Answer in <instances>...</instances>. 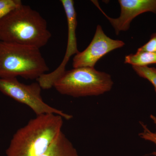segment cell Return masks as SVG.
<instances>
[{
	"label": "cell",
	"mask_w": 156,
	"mask_h": 156,
	"mask_svg": "<svg viewBox=\"0 0 156 156\" xmlns=\"http://www.w3.org/2000/svg\"><path fill=\"white\" fill-rule=\"evenodd\" d=\"M63 118L55 114L37 116L13 135L7 156H41L62 131Z\"/></svg>",
	"instance_id": "1"
},
{
	"label": "cell",
	"mask_w": 156,
	"mask_h": 156,
	"mask_svg": "<svg viewBox=\"0 0 156 156\" xmlns=\"http://www.w3.org/2000/svg\"><path fill=\"white\" fill-rule=\"evenodd\" d=\"M51 34L46 20L29 6L22 5L0 20V41L40 49Z\"/></svg>",
	"instance_id": "2"
},
{
	"label": "cell",
	"mask_w": 156,
	"mask_h": 156,
	"mask_svg": "<svg viewBox=\"0 0 156 156\" xmlns=\"http://www.w3.org/2000/svg\"><path fill=\"white\" fill-rule=\"evenodd\" d=\"M49 70L40 49L0 41V79L37 80Z\"/></svg>",
	"instance_id": "3"
},
{
	"label": "cell",
	"mask_w": 156,
	"mask_h": 156,
	"mask_svg": "<svg viewBox=\"0 0 156 156\" xmlns=\"http://www.w3.org/2000/svg\"><path fill=\"white\" fill-rule=\"evenodd\" d=\"M113 84L108 73L95 68L79 67L66 71L53 87L62 95L78 98L102 95L109 92Z\"/></svg>",
	"instance_id": "4"
},
{
	"label": "cell",
	"mask_w": 156,
	"mask_h": 156,
	"mask_svg": "<svg viewBox=\"0 0 156 156\" xmlns=\"http://www.w3.org/2000/svg\"><path fill=\"white\" fill-rule=\"evenodd\" d=\"M41 87L38 82L29 85L23 84L17 78L0 79V91L20 103L30 108L37 116L44 114H55L69 120L71 115L48 105L42 98Z\"/></svg>",
	"instance_id": "5"
},
{
	"label": "cell",
	"mask_w": 156,
	"mask_h": 156,
	"mask_svg": "<svg viewBox=\"0 0 156 156\" xmlns=\"http://www.w3.org/2000/svg\"><path fill=\"white\" fill-rule=\"evenodd\" d=\"M64 9L68 25V39L66 52L61 64L52 72L45 73L37 80L42 89H49L53 87L54 83L66 71V67L70 58L77 54L78 50L77 42L76 30L77 26V14L73 0H61Z\"/></svg>",
	"instance_id": "6"
},
{
	"label": "cell",
	"mask_w": 156,
	"mask_h": 156,
	"mask_svg": "<svg viewBox=\"0 0 156 156\" xmlns=\"http://www.w3.org/2000/svg\"><path fill=\"white\" fill-rule=\"evenodd\" d=\"M123 41L114 40L105 34L100 25H98L92 41L82 52H79L73 58V68H94L97 62L113 50L122 48Z\"/></svg>",
	"instance_id": "7"
},
{
	"label": "cell",
	"mask_w": 156,
	"mask_h": 156,
	"mask_svg": "<svg viewBox=\"0 0 156 156\" xmlns=\"http://www.w3.org/2000/svg\"><path fill=\"white\" fill-rule=\"evenodd\" d=\"M92 2L108 20L116 35H119L121 32L128 30L133 20L138 15L146 12H152L156 14V0H119L121 13L119 17L116 18L108 16L97 1Z\"/></svg>",
	"instance_id": "8"
},
{
	"label": "cell",
	"mask_w": 156,
	"mask_h": 156,
	"mask_svg": "<svg viewBox=\"0 0 156 156\" xmlns=\"http://www.w3.org/2000/svg\"><path fill=\"white\" fill-rule=\"evenodd\" d=\"M41 156H79L72 143L62 131L48 150Z\"/></svg>",
	"instance_id": "9"
},
{
	"label": "cell",
	"mask_w": 156,
	"mask_h": 156,
	"mask_svg": "<svg viewBox=\"0 0 156 156\" xmlns=\"http://www.w3.org/2000/svg\"><path fill=\"white\" fill-rule=\"evenodd\" d=\"M125 63L136 66H148L149 65L156 64V52L137 51L134 54L131 53L126 56Z\"/></svg>",
	"instance_id": "10"
},
{
	"label": "cell",
	"mask_w": 156,
	"mask_h": 156,
	"mask_svg": "<svg viewBox=\"0 0 156 156\" xmlns=\"http://www.w3.org/2000/svg\"><path fill=\"white\" fill-rule=\"evenodd\" d=\"M137 75L147 80L152 84L156 93V68L149 66H132Z\"/></svg>",
	"instance_id": "11"
},
{
	"label": "cell",
	"mask_w": 156,
	"mask_h": 156,
	"mask_svg": "<svg viewBox=\"0 0 156 156\" xmlns=\"http://www.w3.org/2000/svg\"><path fill=\"white\" fill-rule=\"evenodd\" d=\"M22 5L20 0H0V20Z\"/></svg>",
	"instance_id": "12"
},
{
	"label": "cell",
	"mask_w": 156,
	"mask_h": 156,
	"mask_svg": "<svg viewBox=\"0 0 156 156\" xmlns=\"http://www.w3.org/2000/svg\"><path fill=\"white\" fill-rule=\"evenodd\" d=\"M153 120L154 121L156 125V119L155 117L152 116ZM140 125L143 128V131L139 134V136L140 138L147 140V141H150L156 145V131L153 132L151 131L148 128L147 126L142 122H140ZM151 155L156 156V151H154L151 154Z\"/></svg>",
	"instance_id": "13"
},
{
	"label": "cell",
	"mask_w": 156,
	"mask_h": 156,
	"mask_svg": "<svg viewBox=\"0 0 156 156\" xmlns=\"http://www.w3.org/2000/svg\"><path fill=\"white\" fill-rule=\"evenodd\" d=\"M137 51L151 53L156 52V32L152 34L149 41L142 47L138 48Z\"/></svg>",
	"instance_id": "14"
}]
</instances>
